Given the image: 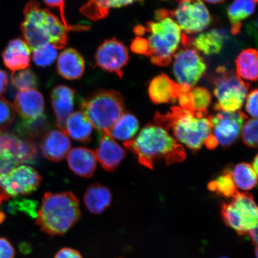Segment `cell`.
Segmentation results:
<instances>
[{
    "instance_id": "4",
    "label": "cell",
    "mask_w": 258,
    "mask_h": 258,
    "mask_svg": "<svg viewBox=\"0 0 258 258\" xmlns=\"http://www.w3.org/2000/svg\"><path fill=\"white\" fill-rule=\"evenodd\" d=\"M144 34H147V56L159 67H166L172 62L185 35L166 9L156 11L155 21L144 27Z\"/></svg>"
},
{
    "instance_id": "29",
    "label": "cell",
    "mask_w": 258,
    "mask_h": 258,
    "mask_svg": "<svg viewBox=\"0 0 258 258\" xmlns=\"http://www.w3.org/2000/svg\"><path fill=\"white\" fill-rule=\"evenodd\" d=\"M140 125L138 119L133 114L125 112L112 127L106 132L112 138L125 142L130 141L137 134Z\"/></svg>"
},
{
    "instance_id": "16",
    "label": "cell",
    "mask_w": 258,
    "mask_h": 258,
    "mask_svg": "<svg viewBox=\"0 0 258 258\" xmlns=\"http://www.w3.org/2000/svg\"><path fill=\"white\" fill-rule=\"evenodd\" d=\"M102 134L95 153L96 159L101 163L103 169L112 172L123 160L126 152L110 135L106 133Z\"/></svg>"
},
{
    "instance_id": "1",
    "label": "cell",
    "mask_w": 258,
    "mask_h": 258,
    "mask_svg": "<svg viewBox=\"0 0 258 258\" xmlns=\"http://www.w3.org/2000/svg\"><path fill=\"white\" fill-rule=\"evenodd\" d=\"M124 147L137 156L142 165L153 169L157 160H164L167 165L185 159L184 148L157 124H147L138 137L124 142Z\"/></svg>"
},
{
    "instance_id": "51",
    "label": "cell",
    "mask_w": 258,
    "mask_h": 258,
    "mask_svg": "<svg viewBox=\"0 0 258 258\" xmlns=\"http://www.w3.org/2000/svg\"><path fill=\"white\" fill-rule=\"evenodd\" d=\"M204 1L211 4H219V3H222L225 1V0H204Z\"/></svg>"
},
{
    "instance_id": "9",
    "label": "cell",
    "mask_w": 258,
    "mask_h": 258,
    "mask_svg": "<svg viewBox=\"0 0 258 258\" xmlns=\"http://www.w3.org/2000/svg\"><path fill=\"white\" fill-rule=\"evenodd\" d=\"M172 60L173 75L184 92L193 88L207 70L199 51L190 44V37L177 50Z\"/></svg>"
},
{
    "instance_id": "25",
    "label": "cell",
    "mask_w": 258,
    "mask_h": 258,
    "mask_svg": "<svg viewBox=\"0 0 258 258\" xmlns=\"http://www.w3.org/2000/svg\"><path fill=\"white\" fill-rule=\"evenodd\" d=\"M112 195L109 189L99 183L90 186L84 197V202L89 211L99 215L111 205Z\"/></svg>"
},
{
    "instance_id": "37",
    "label": "cell",
    "mask_w": 258,
    "mask_h": 258,
    "mask_svg": "<svg viewBox=\"0 0 258 258\" xmlns=\"http://www.w3.org/2000/svg\"><path fill=\"white\" fill-rule=\"evenodd\" d=\"M242 140L250 148L257 147V120L251 118L245 123L241 132Z\"/></svg>"
},
{
    "instance_id": "21",
    "label": "cell",
    "mask_w": 258,
    "mask_h": 258,
    "mask_svg": "<svg viewBox=\"0 0 258 258\" xmlns=\"http://www.w3.org/2000/svg\"><path fill=\"white\" fill-rule=\"evenodd\" d=\"M57 70L64 79H79L85 72V60L79 51L73 48H67L58 57Z\"/></svg>"
},
{
    "instance_id": "38",
    "label": "cell",
    "mask_w": 258,
    "mask_h": 258,
    "mask_svg": "<svg viewBox=\"0 0 258 258\" xmlns=\"http://www.w3.org/2000/svg\"><path fill=\"white\" fill-rule=\"evenodd\" d=\"M66 0H43L45 4L50 8H57L59 11L60 21L69 31H83L90 29L89 26L85 25H70L67 21L64 14V2Z\"/></svg>"
},
{
    "instance_id": "50",
    "label": "cell",
    "mask_w": 258,
    "mask_h": 258,
    "mask_svg": "<svg viewBox=\"0 0 258 258\" xmlns=\"http://www.w3.org/2000/svg\"><path fill=\"white\" fill-rule=\"evenodd\" d=\"M257 159H258L257 156H256L255 157V158H254V159L253 160V166H252L254 170L255 171V172L256 173H257V167H258V166H257V164H258Z\"/></svg>"
},
{
    "instance_id": "2",
    "label": "cell",
    "mask_w": 258,
    "mask_h": 258,
    "mask_svg": "<svg viewBox=\"0 0 258 258\" xmlns=\"http://www.w3.org/2000/svg\"><path fill=\"white\" fill-rule=\"evenodd\" d=\"M154 120L193 152L201 149L212 134V117L208 111H189L173 106L165 114L157 112Z\"/></svg>"
},
{
    "instance_id": "45",
    "label": "cell",
    "mask_w": 258,
    "mask_h": 258,
    "mask_svg": "<svg viewBox=\"0 0 258 258\" xmlns=\"http://www.w3.org/2000/svg\"><path fill=\"white\" fill-rule=\"evenodd\" d=\"M54 258H83L78 251L71 248H63L60 250Z\"/></svg>"
},
{
    "instance_id": "33",
    "label": "cell",
    "mask_w": 258,
    "mask_h": 258,
    "mask_svg": "<svg viewBox=\"0 0 258 258\" xmlns=\"http://www.w3.org/2000/svg\"><path fill=\"white\" fill-rule=\"evenodd\" d=\"M12 82L19 91L35 89L38 85L37 76L28 69L12 73Z\"/></svg>"
},
{
    "instance_id": "18",
    "label": "cell",
    "mask_w": 258,
    "mask_h": 258,
    "mask_svg": "<svg viewBox=\"0 0 258 258\" xmlns=\"http://www.w3.org/2000/svg\"><path fill=\"white\" fill-rule=\"evenodd\" d=\"M183 92L178 84L164 74L154 77L148 87L150 98L156 104L175 102Z\"/></svg>"
},
{
    "instance_id": "23",
    "label": "cell",
    "mask_w": 258,
    "mask_h": 258,
    "mask_svg": "<svg viewBox=\"0 0 258 258\" xmlns=\"http://www.w3.org/2000/svg\"><path fill=\"white\" fill-rule=\"evenodd\" d=\"M144 0H88L82 6L80 12L92 21H99L106 18L111 8H121Z\"/></svg>"
},
{
    "instance_id": "15",
    "label": "cell",
    "mask_w": 258,
    "mask_h": 258,
    "mask_svg": "<svg viewBox=\"0 0 258 258\" xmlns=\"http://www.w3.org/2000/svg\"><path fill=\"white\" fill-rule=\"evenodd\" d=\"M75 95V90L63 85L55 87L51 93V105L56 115L57 126L64 133L68 118L73 111Z\"/></svg>"
},
{
    "instance_id": "40",
    "label": "cell",
    "mask_w": 258,
    "mask_h": 258,
    "mask_svg": "<svg viewBox=\"0 0 258 258\" xmlns=\"http://www.w3.org/2000/svg\"><path fill=\"white\" fill-rule=\"evenodd\" d=\"M257 90L254 89L247 96L246 110L253 118L257 117Z\"/></svg>"
},
{
    "instance_id": "8",
    "label": "cell",
    "mask_w": 258,
    "mask_h": 258,
    "mask_svg": "<svg viewBox=\"0 0 258 258\" xmlns=\"http://www.w3.org/2000/svg\"><path fill=\"white\" fill-rule=\"evenodd\" d=\"M221 214L225 224L238 235L257 227V208L249 193L238 192L230 203L222 204Z\"/></svg>"
},
{
    "instance_id": "11",
    "label": "cell",
    "mask_w": 258,
    "mask_h": 258,
    "mask_svg": "<svg viewBox=\"0 0 258 258\" xmlns=\"http://www.w3.org/2000/svg\"><path fill=\"white\" fill-rule=\"evenodd\" d=\"M41 179L39 173L32 167L22 165L0 175V185L11 198L34 191L39 186Z\"/></svg>"
},
{
    "instance_id": "54",
    "label": "cell",
    "mask_w": 258,
    "mask_h": 258,
    "mask_svg": "<svg viewBox=\"0 0 258 258\" xmlns=\"http://www.w3.org/2000/svg\"><path fill=\"white\" fill-rule=\"evenodd\" d=\"M221 258H228V257H221Z\"/></svg>"
},
{
    "instance_id": "3",
    "label": "cell",
    "mask_w": 258,
    "mask_h": 258,
    "mask_svg": "<svg viewBox=\"0 0 258 258\" xmlns=\"http://www.w3.org/2000/svg\"><path fill=\"white\" fill-rule=\"evenodd\" d=\"M24 21L21 25L22 36L31 50L46 44L62 49L69 42L67 29L62 21L37 2L32 0L25 6Z\"/></svg>"
},
{
    "instance_id": "13",
    "label": "cell",
    "mask_w": 258,
    "mask_h": 258,
    "mask_svg": "<svg viewBox=\"0 0 258 258\" xmlns=\"http://www.w3.org/2000/svg\"><path fill=\"white\" fill-rule=\"evenodd\" d=\"M212 132L219 144L224 148L233 145L240 134L242 127L247 116L241 111H219L211 115Z\"/></svg>"
},
{
    "instance_id": "48",
    "label": "cell",
    "mask_w": 258,
    "mask_h": 258,
    "mask_svg": "<svg viewBox=\"0 0 258 258\" xmlns=\"http://www.w3.org/2000/svg\"><path fill=\"white\" fill-rule=\"evenodd\" d=\"M248 234L249 235V237L251 242L254 245L257 246V227L251 229L249 232Z\"/></svg>"
},
{
    "instance_id": "41",
    "label": "cell",
    "mask_w": 258,
    "mask_h": 258,
    "mask_svg": "<svg viewBox=\"0 0 258 258\" xmlns=\"http://www.w3.org/2000/svg\"><path fill=\"white\" fill-rule=\"evenodd\" d=\"M131 50L134 53L147 56L148 53V44L146 38L137 36L132 41Z\"/></svg>"
},
{
    "instance_id": "22",
    "label": "cell",
    "mask_w": 258,
    "mask_h": 258,
    "mask_svg": "<svg viewBox=\"0 0 258 258\" xmlns=\"http://www.w3.org/2000/svg\"><path fill=\"white\" fill-rule=\"evenodd\" d=\"M68 163L71 170L80 176L91 177L96 169L95 153L84 147H77L70 150L68 154Z\"/></svg>"
},
{
    "instance_id": "34",
    "label": "cell",
    "mask_w": 258,
    "mask_h": 258,
    "mask_svg": "<svg viewBox=\"0 0 258 258\" xmlns=\"http://www.w3.org/2000/svg\"><path fill=\"white\" fill-rule=\"evenodd\" d=\"M32 51V60L37 66L41 67L50 66L57 56L56 48L51 44L42 45Z\"/></svg>"
},
{
    "instance_id": "39",
    "label": "cell",
    "mask_w": 258,
    "mask_h": 258,
    "mask_svg": "<svg viewBox=\"0 0 258 258\" xmlns=\"http://www.w3.org/2000/svg\"><path fill=\"white\" fill-rule=\"evenodd\" d=\"M9 211L14 214L16 211H21L27 213L32 217L35 216V206L34 203L25 200H15L10 203L9 206Z\"/></svg>"
},
{
    "instance_id": "32",
    "label": "cell",
    "mask_w": 258,
    "mask_h": 258,
    "mask_svg": "<svg viewBox=\"0 0 258 258\" xmlns=\"http://www.w3.org/2000/svg\"><path fill=\"white\" fill-rule=\"evenodd\" d=\"M208 188L210 191L227 198H233L238 192L230 170H225L222 175L209 182Z\"/></svg>"
},
{
    "instance_id": "36",
    "label": "cell",
    "mask_w": 258,
    "mask_h": 258,
    "mask_svg": "<svg viewBox=\"0 0 258 258\" xmlns=\"http://www.w3.org/2000/svg\"><path fill=\"white\" fill-rule=\"evenodd\" d=\"M15 118L14 105L0 96V131L6 130L13 124Z\"/></svg>"
},
{
    "instance_id": "7",
    "label": "cell",
    "mask_w": 258,
    "mask_h": 258,
    "mask_svg": "<svg viewBox=\"0 0 258 258\" xmlns=\"http://www.w3.org/2000/svg\"><path fill=\"white\" fill-rule=\"evenodd\" d=\"M214 94L217 99L215 111H238L246 99L250 85L225 67H219L214 80Z\"/></svg>"
},
{
    "instance_id": "52",
    "label": "cell",
    "mask_w": 258,
    "mask_h": 258,
    "mask_svg": "<svg viewBox=\"0 0 258 258\" xmlns=\"http://www.w3.org/2000/svg\"><path fill=\"white\" fill-rule=\"evenodd\" d=\"M6 218V216L5 213L2 211H0V224L2 223L3 221H4Z\"/></svg>"
},
{
    "instance_id": "5",
    "label": "cell",
    "mask_w": 258,
    "mask_h": 258,
    "mask_svg": "<svg viewBox=\"0 0 258 258\" xmlns=\"http://www.w3.org/2000/svg\"><path fill=\"white\" fill-rule=\"evenodd\" d=\"M79 200L72 192L45 194L39 211L37 224L48 235L66 234L80 218Z\"/></svg>"
},
{
    "instance_id": "28",
    "label": "cell",
    "mask_w": 258,
    "mask_h": 258,
    "mask_svg": "<svg viewBox=\"0 0 258 258\" xmlns=\"http://www.w3.org/2000/svg\"><path fill=\"white\" fill-rule=\"evenodd\" d=\"M237 76L244 82H256L258 73L257 51L247 48L242 51L235 60Z\"/></svg>"
},
{
    "instance_id": "14",
    "label": "cell",
    "mask_w": 258,
    "mask_h": 258,
    "mask_svg": "<svg viewBox=\"0 0 258 258\" xmlns=\"http://www.w3.org/2000/svg\"><path fill=\"white\" fill-rule=\"evenodd\" d=\"M37 153L36 145L30 139L0 131V154L15 160L18 165L33 162Z\"/></svg>"
},
{
    "instance_id": "12",
    "label": "cell",
    "mask_w": 258,
    "mask_h": 258,
    "mask_svg": "<svg viewBox=\"0 0 258 258\" xmlns=\"http://www.w3.org/2000/svg\"><path fill=\"white\" fill-rule=\"evenodd\" d=\"M95 59L97 67L106 72L115 74L121 79L122 69L129 60L128 51L122 42L112 38L100 45Z\"/></svg>"
},
{
    "instance_id": "49",
    "label": "cell",
    "mask_w": 258,
    "mask_h": 258,
    "mask_svg": "<svg viewBox=\"0 0 258 258\" xmlns=\"http://www.w3.org/2000/svg\"><path fill=\"white\" fill-rule=\"evenodd\" d=\"M9 199V197L6 195L4 190H3L1 185H0V205L2 204L3 202L7 201Z\"/></svg>"
},
{
    "instance_id": "10",
    "label": "cell",
    "mask_w": 258,
    "mask_h": 258,
    "mask_svg": "<svg viewBox=\"0 0 258 258\" xmlns=\"http://www.w3.org/2000/svg\"><path fill=\"white\" fill-rule=\"evenodd\" d=\"M176 3L169 14L185 34L205 31L212 22V16L202 0H164Z\"/></svg>"
},
{
    "instance_id": "20",
    "label": "cell",
    "mask_w": 258,
    "mask_h": 258,
    "mask_svg": "<svg viewBox=\"0 0 258 258\" xmlns=\"http://www.w3.org/2000/svg\"><path fill=\"white\" fill-rule=\"evenodd\" d=\"M14 106L21 117L31 120L44 114V98L35 89L20 91L15 96Z\"/></svg>"
},
{
    "instance_id": "53",
    "label": "cell",
    "mask_w": 258,
    "mask_h": 258,
    "mask_svg": "<svg viewBox=\"0 0 258 258\" xmlns=\"http://www.w3.org/2000/svg\"><path fill=\"white\" fill-rule=\"evenodd\" d=\"M254 253H255V258H257V246H255V250H254Z\"/></svg>"
},
{
    "instance_id": "26",
    "label": "cell",
    "mask_w": 258,
    "mask_h": 258,
    "mask_svg": "<svg viewBox=\"0 0 258 258\" xmlns=\"http://www.w3.org/2000/svg\"><path fill=\"white\" fill-rule=\"evenodd\" d=\"M257 0H234L229 6L227 14L233 35L239 34L242 24L255 11Z\"/></svg>"
},
{
    "instance_id": "35",
    "label": "cell",
    "mask_w": 258,
    "mask_h": 258,
    "mask_svg": "<svg viewBox=\"0 0 258 258\" xmlns=\"http://www.w3.org/2000/svg\"><path fill=\"white\" fill-rule=\"evenodd\" d=\"M190 92L192 97L195 111H208L212 99V96L209 90L202 87H194L190 90Z\"/></svg>"
},
{
    "instance_id": "27",
    "label": "cell",
    "mask_w": 258,
    "mask_h": 258,
    "mask_svg": "<svg viewBox=\"0 0 258 258\" xmlns=\"http://www.w3.org/2000/svg\"><path fill=\"white\" fill-rule=\"evenodd\" d=\"M93 126L82 111L72 114L66 122V134L74 140L87 144L91 141Z\"/></svg>"
},
{
    "instance_id": "46",
    "label": "cell",
    "mask_w": 258,
    "mask_h": 258,
    "mask_svg": "<svg viewBox=\"0 0 258 258\" xmlns=\"http://www.w3.org/2000/svg\"><path fill=\"white\" fill-rule=\"evenodd\" d=\"M8 82L7 73L4 70L0 69V96L6 91L8 86Z\"/></svg>"
},
{
    "instance_id": "30",
    "label": "cell",
    "mask_w": 258,
    "mask_h": 258,
    "mask_svg": "<svg viewBox=\"0 0 258 258\" xmlns=\"http://www.w3.org/2000/svg\"><path fill=\"white\" fill-rule=\"evenodd\" d=\"M47 117L44 114L39 117L25 120L19 122L17 125V131L19 136L23 138L32 139L40 137L48 127Z\"/></svg>"
},
{
    "instance_id": "17",
    "label": "cell",
    "mask_w": 258,
    "mask_h": 258,
    "mask_svg": "<svg viewBox=\"0 0 258 258\" xmlns=\"http://www.w3.org/2000/svg\"><path fill=\"white\" fill-rule=\"evenodd\" d=\"M72 145L69 137L62 131L53 130L44 135L41 141L42 154L47 159L60 161L69 154Z\"/></svg>"
},
{
    "instance_id": "31",
    "label": "cell",
    "mask_w": 258,
    "mask_h": 258,
    "mask_svg": "<svg viewBox=\"0 0 258 258\" xmlns=\"http://www.w3.org/2000/svg\"><path fill=\"white\" fill-rule=\"evenodd\" d=\"M232 177L235 186L246 191L253 188L257 183V173L249 164H237L232 172Z\"/></svg>"
},
{
    "instance_id": "43",
    "label": "cell",
    "mask_w": 258,
    "mask_h": 258,
    "mask_svg": "<svg viewBox=\"0 0 258 258\" xmlns=\"http://www.w3.org/2000/svg\"><path fill=\"white\" fill-rule=\"evenodd\" d=\"M180 107L185 110L196 111L194 106L192 97L190 90L188 92H183L177 98Z\"/></svg>"
},
{
    "instance_id": "6",
    "label": "cell",
    "mask_w": 258,
    "mask_h": 258,
    "mask_svg": "<svg viewBox=\"0 0 258 258\" xmlns=\"http://www.w3.org/2000/svg\"><path fill=\"white\" fill-rule=\"evenodd\" d=\"M82 112L93 127L108 132L125 113L124 99L114 90H99L81 102Z\"/></svg>"
},
{
    "instance_id": "47",
    "label": "cell",
    "mask_w": 258,
    "mask_h": 258,
    "mask_svg": "<svg viewBox=\"0 0 258 258\" xmlns=\"http://www.w3.org/2000/svg\"><path fill=\"white\" fill-rule=\"evenodd\" d=\"M205 144L206 145V147L211 150L215 149L219 144L217 139L215 138L214 135L212 134L210 135L208 138L206 139Z\"/></svg>"
},
{
    "instance_id": "24",
    "label": "cell",
    "mask_w": 258,
    "mask_h": 258,
    "mask_svg": "<svg viewBox=\"0 0 258 258\" xmlns=\"http://www.w3.org/2000/svg\"><path fill=\"white\" fill-rule=\"evenodd\" d=\"M226 34L220 30L201 32L195 38L190 37V44L206 55L218 54L224 47Z\"/></svg>"
},
{
    "instance_id": "42",
    "label": "cell",
    "mask_w": 258,
    "mask_h": 258,
    "mask_svg": "<svg viewBox=\"0 0 258 258\" xmlns=\"http://www.w3.org/2000/svg\"><path fill=\"white\" fill-rule=\"evenodd\" d=\"M15 251L7 238L0 237V258H15Z\"/></svg>"
},
{
    "instance_id": "44",
    "label": "cell",
    "mask_w": 258,
    "mask_h": 258,
    "mask_svg": "<svg viewBox=\"0 0 258 258\" xmlns=\"http://www.w3.org/2000/svg\"><path fill=\"white\" fill-rule=\"evenodd\" d=\"M18 166V164L15 160L0 154V175L7 173Z\"/></svg>"
},
{
    "instance_id": "19",
    "label": "cell",
    "mask_w": 258,
    "mask_h": 258,
    "mask_svg": "<svg viewBox=\"0 0 258 258\" xmlns=\"http://www.w3.org/2000/svg\"><path fill=\"white\" fill-rule=\"evenodd\" d=\"M31 50L20 38L10 41L2 53L5 66L12 73L28 69L30 67Z\"/></svg>"
}]
</instances>
